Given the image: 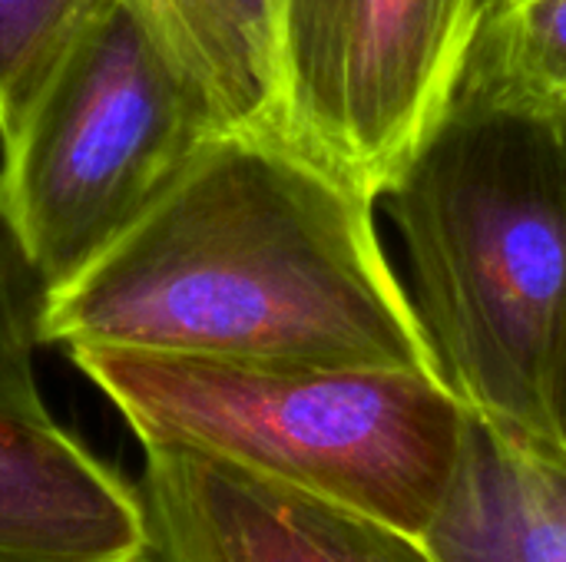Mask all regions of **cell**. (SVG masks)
Instances as JSON below:
<instances>
[{
  "mask_svg": "<svg viewBox=\"0 0 566 562\" xmlns=\"http://www.w3.org/2000/svg\"><path fill=\"white\" fill-rule=\"evenodd\" d=\"M109 0H0V146Z\"/></svg>",
  "mask_w": 566,
  "mask_h": 562,
  "instance_id": "cell-11",
  "label": "cell"
},
{
  "mask_svg": "<svg viewBox=\"0 0 566 562\" xmlns=\"http://www.w3.org/2000/svg\"><path fill=\"white\" fill-rule=\"evenodd\" d=\"M232 132H285L279 0H126Z\"/></svg>",
  "mask_w": 566,
  "mask_h": 562,
  "instance_id": "cell-9",
  "label": "cell"
},
{
  "mask_svg": "<svg viewBox=\"0 0 566 562\" xmlns=\"http://www.w3.org/2000/svg\"><path fill=\"white\" fill-rule=\"evenodd\" d=\"M40 344L441 378L378 199L285 132H222L80 275ZM444 381V378H441Z\"/></svg>",
  "mask_w": 566,
  "mask_h": 562,
  "instance_id": "cell-1",
  "label": "cell"
},
{
  "mask_svg": "<svg viewBox=\"0 0 566 562\" xmlns=\"http://www.w3.org/2000/svg\"><path fill=\"white\" fill-rule=\"evenodd\" d=\"M421 543L434 562H566V450L468 411Z\"/></svg>",
  "mask_w": 566,
  "mask_h": 562,
  "instance_id": "cell-8",
  "label": "cell"
},
{
  "mask_svg": "<svg viewBox=\"0 0 566 562\" xmlns=\"http://www.w3.org/2000/svg\"><path fill=\"white\" fill-rule=\"evenodd\" d=\"M554 417H557V441L566 450V354L564 368H560V381H557V407H554Z\"/></svg>",
  "mask_w": 566,
  "mask_h": 562,
  "instance_id": "cell-13",
  "label": "cell"
},
{
  "mask_svg": "<svg viewBox=\"0 0 566 562\" xmlns=\"http://www.w3.org/2000/svg\"><path fill=\"white\" fill-rule=\"evenodd\" d=\"M0 562H143L136 480L50 411L0 401Z\"/></svg>",
  "mask_w": 566,
  "mask_h": 562,
  "instance_id": "cell-7",
  "label": "cell"
},
{
  "mask_svg": "<svg viewBox=\"0 0 566 562\" xmlns=\"http://www.w3.org/2000/svg\"><path fill=\"white\" fill-rule=\"evenodd\" d=\"M491 0H279L285 136L378 199L458 99Z\"/></svg>",
  "mask_w": 566,
  "mask_h": 562,
  "instance_id": "cell-5",
  "label": "cell"
},
{
  "mask_svg": "<svg viewBox=\"0 0 566 562\" xmlns=\"http://www.w3.org/2000/svg\"><path fill=\"white\" fill-rule=\"evenodd\" d=\"M139 447L206 454L421 540L468 407L434 374L70 351Z\"/></svg>",
  "mask_w": 566,
  "mask_h": 562,
  "instance_id": "cell-3",
  "label": "cell"
},
{
  "mask_svg": "<svg viewBox=\"0 0 566 562\" xmlns=\"http://www.w3.org/2000/svg\"><path fill=\"white\" fill-rule=\"evenodd\" d=\"M454 103L524 116L566 139V0H491Z\"/></svg>",
  "mask_w": 566,
  "mask_h": 562,
  "instance_id": "cell-10",
  "label": "cell"
},
{
  "mask_svg": "<svg viewBox=\"0 0 566 562\" xmlns=\"http://www.w3.org/2000/svg\"><path fill=\"white\" fill-rule=\"evenodd\" d=\"M143 562H434L411 533L196 450L149 444Z\"/></svg>",
  "mask_w": 566,
  "mask_h": 562,
  "instance_id": "cell-6",
  "label": "cell"
},
{
  "mask_svg": "<svg viewBox=\"0 0 566 562\" xmlns=\"http://www.w3.org/2000/svg\"><path fill=\"white\" fill-rule=\"evenodd\" d=\"M36 315L40 285L0 215V401L27 411H46L33 371V354L40 348Z\"/></svg>",
  "mask_w": 566,
  "mask_h": 562,
  "instance_id": "cell-12",
  "label": "cell"
},
{
  "mask_svg": "<svg viewBox=\"0 0 566 562\" xmlns=\"http://www.w3.org/2000/svg\"><path fill=\"white\" fill-rule=\"evenodd\" d=\"M378 209L405 248L408 295L444 384L468 411L557 441L566 139L454 103Z\"/></svg>",
  "mask_w": 566,
  "mask_h": 562,
  "instance_id": "cell-2",
  "label": "cell"
},
{
  "mask_svg": "<svg viewBox=\"0 0 566 562\" xmlns=\"http://www.w3.org/2000/svg\"><path fill=\"white\" fill-rule=\"evenodd\" d=\"M222 132L206 89L109 0L0 146V215L40 298L103 255Z\"/></svg>",
  "mask_w": 566,
  "mask_h": 562,
  "instance_id": "cell-4",
  "label": "cell"
}]
</instances>
